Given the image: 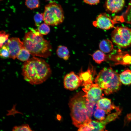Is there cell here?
<instances>
[{
	"label": "cell",
	"mask_w": 131,
	"mask_h": 131,
	"mask_svg": "<svg viewBox=\"0 0 131 131\" xmlns=\"http://www.w3.org/2000/svg\"><path fill=\"white\" fill-rule=\"evenodd\" d=\"M51 73L49 66L44 60L33 57L24 63L22 74L25 81L32 85H38L45 82Z\"/></svg>",
	"instance_id": "6da1fadb"
},
{
	"label": "cell",
	"mask_w": 131,
	"mask_h": 131,
	"mask_svg": "<svg viewBox=\"0 0 131 131\" xmlns=\"http://www.w3.org/2000/svg\"><path fill=\"white\" fill-rule=\"evenodd\" d=\"M37 29H31L26 33L23 41L24 47L32 55L47 58L52 48L49 42L45 39Z\"/></svg>",
	"instance_id": "7a4b0ae2"
},
{
	"label": "cell",
	"mask_w": 131,
	"mask_h": 131,
	"mask_svg": "<svg viewBox=\"0 0 131 131\" xmlns=\"http://www.w3.org/2000/svg\"><path fill=\"white\" fill-rule=\"evenodd\" d=\"M85 93L80 91L70 99L69 105L73 124L80 128L90 122L92 115L87 108Z\"/></svg>",
	"instance_id": "3957f363"
},
{
	"label": "cell",
	"mask_w": 131,
	"mask_h": 131,
	"mask_svg": "<svg viewBox=\"0 0 131 131\" xmlns=\"http://www.w3.org/2000/svg\"><path fill=\"white\" fill-rule=\"evenodd\" d=\"M94 82L108 95L118 91L120 89L121 83L119 75L111 67H105L99 72Z\"/></svg>",
	"instance_id": "277c9868"
},
{
	"label": "cell",
	"mask_w": 131,
	"mask_h": 131,
	"mask_svg": "<svg viewBox=\"0 0 131 131\" xmlns=\"http://www.w3.org/2000/svg\"><path fill=\"white\" fill-rule=\"evenodd\" d=\"M43 14V21L49 25H59L63 22L64 19V12L61 6L54 1L45 6Z\"/></svg>",
	"instance_id": "5b68a950"
},
{
	"label": "cell",
	"mask_w": 131,
	"mask_h": 131,
	"mask_svg": "<svg viewBox=\"0 0 131 131\" xmlns=\"http://www.w3.org/2000/svg\"><path fill=\"white\" fill-rule=\"evenodd\" d=\"M112 41L122 48H126L131 45V29L127 27H117L111 33Z\"/></svg>",
	"instance_id": "8992f818"
},
{
	"label": "cell",
	"mask_w": 131,
	"mask_h": 131,
	"mask_svg": "<svg viewBox=\"0 0 131 131\" xmlns=\"http://www.w3.org/2000/svg\"><path fill=\"white\" fill-rule=\"evenodd\" d=\"M83 87L82 90L87 100L97 103L103 98L102 90L97 84H87Z\"/></svg>",
	"instance_id": "52a82bcc"
},
{
	"label": "cell",
	"mask_w": 131,
	"mask_h": 131,
	"mask_svg": "<svg viewBox=\"0 0 131 131\" xmlns=\"http://www.w3.org/2000/svg\"><path fill=\"white\" fill-rule=\"evenodd\" d=\"M117 23L115 19L106 13L100 14L96 17V20L92 22L93 25L104 30H108L114 27V24Z\"/></svg>",
	"instance_id": "ba28073f"
},
{
	"label": "cell",
	"mask_w": 131,
	"mask_h": 131,
	"mask_svg": "<svg viewBox=\"0 0 131 131\" xmlns=\"http://www.w3.org/2000/svg\"><path fill=\"white\" fill-rule=\"evenodd\" d=\"M5 45L9 50V57L13 59L17 58L21 50L24 47L23 41L17 37L10 38Z\"/></svg>",
	"instance_id": "9c48e42d"
},
{
	"label": "cell",
	"mask_w": 131,
	"mask_h": 131,
	"mask_svg": "<svg viewBox=\"0 0 131 131\" xmlns=\"http://www.w3.org/2000/svg\"><path fill=\"white\" fill-rule=\"evenodd\" d=\"M64 88L70 90H74L77 89L82 85V82L79 76L73 72H71L67 74L64 79Z\"/></svg>",
	"instance_id": "30bf717a"
},
{
	"label": "cell",
	"mask_w": 131,
	"mask_h": 131,
	"mask_svg": "<svg viewBox=\"0 0 131 131\" xmlns=\"http://www.w3.org/2000/svg\"><path fill=\"white\" fill-rule=\"evenodd\" d=\"M108 122L105 119L102 121L91 120L79 128L78 131H101L104 129Z\"/></svg>",
	"instance_id": "8fae6325"
},
{
	"label": "cell",
	"mask_w": 131,
	"mask_h": 131,
	"mask_svg": "<svg viewBox=\"0 0 131 131\" xmlns=\"http://www.w3.org/2000/svg\"><path fill=\"white\" fill-rule=\"evenodd\" d=\"M96 74L95 68L91 64L89 65L86 71L81 70L79 76L82 82L81 85L83 86L86 84L93 83V78Z\"/></svg>",
	"instance_id": "7c38bea8"
},
{
	"label": "cell",
	"mask_w": 131,
	"mask_h": 131,
	"mask_svg": "<svg viewBox=\"0 0 131 131\" xmlns=\"http://www.w3.org/2000/svg\"><path fill=\"white\" fill-rule=\"evenodd\" d=\"M125 4V0H106L104 7L106 11L111 13L121 10Z\"/></svg>",
	"instance_id": "4fadbf2b"
},
{
	"label": "cell",
	"mask_w": 131,
	"mask_h": 131,
	"mask_svg": "<svg viewBox=\"0 0 131 131\" xmlns=\"http://www.w3.org/2000/svg\"><path fill=\"white\" fill-rule=\"evenodd\" d=\"M97 104L99 108L104 110L106 114H109L113 110L120 109L119 107L115 106L108 98H102L99 99Z\"/></svg>",
	"instance_id": "5bb4252c"
},
{
	"label": "cell",
	"mask_w": 131,
	"mask_h": 131,
	"mask_svg": "<svg viewBox=\"0 0 131 131\" xmlns=\"http://www.w3.org/2000/svg\"><path fill=\"white\" fill-rule=\"evenodd\" d=\"M113 47L112 42L108 39L103 40L99 44V48L100 50L104 53L110 52L112 50Z\"/></svg>",
	"instance_id": "9a60e30c"
},
{
	"label": "cell",
	"mask_w": 131,
	"mask_h": 131,
	"mask_svg": "<svg viewBox=\"0 0 131 131\" xmlns=\"http://www.w3.org/2000/svg\"><path fill=\"white\" fill-rule=\"evenodd\" d=\"M120 82L125 85L131 84V70L127 69L125 70L119 75Z\"/></svg>",
	"instance_id": "2e32d148"
},
{
	"label": "cell",
	"mask_w": 131,
	"mask_h": 131,
	"mask_svg": "<svg viewBox=\"0 0 131 131\" xmlns=\"http://www.w3.org/2000/svg\"><path fill=\"white\" fill-rule=\"evenodd\" d=\"M56 53L58 57L65 60H68L70 57L69 51L67 47L64 46H59Z\"/></svg>",
	"instance_id": "e0dca14e"
},
{
	"label": "cell",
	"mask_w": 131,
	"mask_h": 131,
	"mask_svg": "<svg viewBox=\"0 0 131 131\" xmlns=\"http://www.w3.org/2000/svg\"><path fill=\"white\" fill-rule=\"evenodd\" d=\"M92 57L93 60L98 64H100L105 61L106 57L104 53L99 50L96 51L92 55Z\"/></svg>",
	"instance_id": "ac0fdd59"
},
{
	"label": "cell",
	"mask_w": 131,
	"mask_h": 131,
	"mask_svg": "<svg viewBox=\"0 0 131 131\" xmlns=\"http://www.w3.org/2000/svg\"><path fill=\"white\" fill-rule=\"evenodd\" d=\"M30 53L29 51L24 47L21 50L17 58L22 61H26L29 59Z\"/></svg>",
	"instance_id": "d6986e66"
},
{
	"label": "cell",
	"mask_w": 131,
	"mask_h": 131,
	"mask_svg": "<svg viewBox=\"0 0 131 131\" xmlns=\"http://www.w3.org/2000/svg\"><path fill=\"white\" fill-rule=\"evenodd\" d=\"M106 112L103 110L98 107L95 111L94 113V117L99 121L104 120L106 118Z\"/></svg>",
	"instance_id": "ffe728a7"
},
{
	"label": "cell",
	"mask_w": 131,
	"mask_h": 131,
	"mask_svg": "<svg viewBox=\"0 0 131 131\" xmlns=\"http://www.w3.org/2000/svg\"><path fill=\"white\" fill-rule=\"evenodd\" d=\"M25 4L28 8L33 9L39 7L40 1L39 0H25Z\"/></svg>",
	"instance_id": "44dd1931"
},
{
	"label": "cell",
	"mask_w": 131,
	"mask_h": 131,
	"mask_svg": "<svg viewBox=\"0 0 131 131\" xmlns=\"http://www.w3.org/2000/svg\"><path fill=\"white\" fill-rule=\"evenodd\" d=\"M48 25L45 23L42 24L38 27L37 30L41 34L46 35L50 31V28Z\"/></svg>",
	"instance_id": "7402d4cb"
},
{
	"label": "cell",
	"mask_w": 131,
	"mask_h": 131,
	"mask_svg": "<svg viewBox=\"0 0 131 131\" xmlns=\"http://www.w3.org/2000/svg\"><path fill=\"white\" fill-rule=\"evenodd\" d=\"M12 131H34L32 130L29 125L27 124H24L19 126L14 127Z\"/></svg>",
	"instance_id": "603a6c76"
},
{
	"label": "cell",
	"mask_w": 131,
	"mask_h": 131,
	"mask_svg": "<svg viewBox=\"0 0 131 131\" xmlns=\"http://www.w3.org/2000/svg\"><path fill=\"white\" fill-rule=\"evenodd\" d=\"M34 20L35 26L39 27L40 24L43 21V13L38 12L34 16Z\"/></svg>",
	"instance_id": "cb8c5ba5"
},
{
	"label": "cell",
	"mask_w": 131,
	"mask_h": 131,
	"mask_svg": "<svg viewBox=\"0 0 131 131\" xmlns=\"http://www.w3.org/2000/svg\"><path fill=\"white\" fill-rule=\"evenodd\" d=\"M9 34H7L4 31H0V47L6 44V42L7 41L9 37Z\"/></svg>",
	"instance_id": "d4e9b609"
},
{
	"label": "cell",
	"mask_w": 131,
	"mask_h": 131,
	"mask_svg": "<svg viewBox=\"0 0 131 131\" xmlns=\"http://www.w3.org/2000/svg\"><path fill=\"white\" fill-rule=\"evenodd\" d=\"M0 48V56L4 58L9 57V52L7 46L5 45H4Z\"/></svg>",
	"instance_id": "484cf974"
},
{
	"label": "cell",
	"mask_w": 131,
	"mask_h": 131,
	"mask_svg": "<svg viewBox=\"0 0 131 131\" xmlns=\"http://www.w3.org/2000/svg\"><path fill=\"white\" fill-rule=\"evenodd\" d=\"M100 0H83L86 3L90 5H96L99 3Z\"/></svg>",
	"instance_id": "4316f807"
},
{
	"label": "cell",
	"mask_w": 131,
	"mask_h": 131,
	"mask_svg": "<svg viewBox=\"0 0 131 131\" xmlns=\"http://www.w3.org/2000/svg\"><path fill=\"white\" fill-rule=\"evenodd\" d=\"M101 131H108L106 130H105L104 129L102 130Z\"/></svg>",
	"instance_id": "83f0119b"
},
{
	"label": "cell",
	"mask_w": 131,
	"mask_h": 131,
	"mask_svg": "<svg viewBox=\"0 0 131 131\" xmlns=\"http://www.w3.org/2000/svg\"><path fill=\"white\" fill-rule=\"evenodd\" d=\"M45 0L47 1H50L52 0Z\"/></svg>",
	"instance_id": "f1b7e54d"
},
{
	"label": "cell",
	"mask_w": 131,
	"mask_h": 131,
	"mask_svg": "<svg viewBox=\"0 0 131 131\" xmlns=\"http://www.w3.org/2000/svg\"><path fill=\"white\" fill-rule=\"evenodd\" d=\"M0 131H3L2 130H0Z\"/></svg>",
	"instance_id": "f546056e"
},
{
	"label": "cell",
	"mask_w": 131,
	"mask_h": 131,
	"mask_svg": "<svg viewBox=\"0 0 131 131\" xmlns=\"http://www.w3.org/2000/svg\"></svg>",
	"instance_id": "4dcf8cb0"
}]
</instances>
